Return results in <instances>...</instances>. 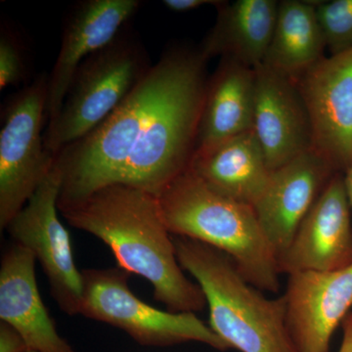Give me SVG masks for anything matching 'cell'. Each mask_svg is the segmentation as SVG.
Segmentation results:
<instances>
[{
  "mask_svg": "<svg viewBox=\"0 0 352 352\" xmlns=\"http://www.w3.org/2000/svg\"><path fill=\"white\" fill-rule=\"evenodd\" d=\"M254 73L252 131L273 171L312 150L311 120L296 80L264 64Z\"/></svg>",
  "mask_w": 352,
  "mask_h": 352,
  "instance_id": "13",
  "label": "cell"
},
{
  "mask_svg": "<svg viewBox=\"0 0 352 352\" xmlns=\"http://www.w3.org/2000/svg\"><path fill=\"white\" fill-rule=\"evenodd\" d=\"M278 6L276 0L219 1L214 27L199 48L201 54L208 61L219 56L256 68L267 54Z\"/></svg>",
  "mask_w": 352,
  "mask_h": 352,
  "instance_id": "18",
  "label": "cell"
},
{
  "mask_svg": "<svg viewBox=\"0 0 352 352\" xmlns=\"http://www.w3.org/2000/svg\"><path fill=\"white\" fill-rule=\"evenodd\" d=\"M62 182L63 171L56 156L48 175L6 229L14 243L30 250L41 263L50 281L51 295L62 311L78 315L82 275L74 259L68 230L58 215Z\"/></svg>",
  "mask_w": 352,
  "mask_h": 352,
  "instance_id": "9",
  "label": "cell"
},
{
  "mask_svg": "<svg viewBox=\"0 0 352 352\" xmlns=\"http://www.w3.org/2000/svg\"><path fill=\"white\" fill-rule=\"evenodd\" d=\"M296 82L311 120L312 150L344 175L352 161V48L324 57Z\"/></svg>",
  "mask_w": 352,
  "mask_h": 352,
  "instance_id": "10",
  "label": "cell"
},
{
  "mask_svg": "<svg viewBox=\"0 0 352 352\" xmlns=\"http://www.w3.org/2000/svg\"><path fill=\"white\" fill-rule=\"evenodd\" d=\"M189 51L184 47L166 51L119 108L85 138L58 153L63 171L58 208L118 182L141 136L182 71Z\"/></svg>",
  "mask_w": 352,
  "mask_h": 352,
  "instance_id": "2",
  "label": "cell"
},
{
  "mask_svg": "<svg viewBox=\"0 0 352 352\" xmlns=\"http://www.w3.org/2000/svg\"><path fill=\"white\" fill-rule=\"evenodd\" d=\"M48 75L41 74L13 95L0 131V227L6 229L50 173L56 156L44 145Z\"/></svg>",
  "mask_w": 352,
  "mask_h": 352,
  "instance_id": "8",
  "label": "cell"
},
{
  "mask_svg": "<svg viewBox=\"0 0 352 352\" xmlns=\"http://www.w3.org/2000/svg\"><path fill=\"white\" fill-rule=\"evenodd\" d=\"M24 339L8 324H0V352H28Z\"/></svg>",
  "mask_w": 352,
  "mask_h": 352,
  "instance_id": "23",
  "label": "cell"
},
{
  "mask_svg": "<svg viewBox=\"0 0 352 352\" xmlns=\"http://www.w3.org/2000/svg\"><path fill=\"white\" fill-rule=\"evenodd\" d=\"M283 296L296 352H329L333 333L352 308V265L289 274Z\"/></svg>",
  "mask_w": 352,
  "mask_h": 352,
  "instance_id": "11",
  "label": "cell"
},
{
  "mask_svg": "<svg viewBox=\"0 0 352 352\" xmlns=\"http://www.w3.org/2000/svg\"><path fill=\"white\" fill-rule=\"evenodd\" d=\"M173 236L178 263L195 278L205 296L210 327L227 346L241 352H296L287 329L283 296H264L226 252Z\"/></svg>",
  "mask_w": 352,
  "mask_h": 352,
  "instance_id": "4",
  "label": "cell"
},
{
  "mask_svg": "<svg viewBox=\"0 0 352 352\" xmlns=\"http://www.w3.org/2000/svg\"><path fill=\"white\" fill-rule=\"evenodd\" d=\"M157 200L173 235L226 252L252 286L271 293L279 291L277 256L251 206L217 193L190 168Z\"/></svg>",
  "mask_w": 352,
  "mask_h": 352,
  "instance_id": "3",
  "label": "cell"
},
{
  "mask_svg": "<svg viewBox=\"0 0 352 352\" xmlns=\"http://www.w3.org/2000/svg\"><path fill=\"white\" fill-rule=\"evenodd\" d=\"M342 176H344V188H346L347 199H349L352 212V161Z\"/></svg>",
  "mask_w": 352,
  "mask_h": 352,
  "instance_id": "26",
  "label": "cell"
},
{
  "mask_svg": "<svg viewBox=\"0 0 352 352\" xmlns=\"http://www.w3.org/2000/svg\"><path fill=\"white\" fill-rule=\"evenodd\" d=\"M59 212L69 226L107 245L118 266L152 285L155 300L171 312L201 311L205 296L183 273L157 197L124 184L102 187Z\"/></svg>",
  "mask_w": 352,
  "mask_h": 352,
  "instance_id": "1",
  "label": "cell"
},
{
  "mask_svg": "<svg viewBox=\"0 0 352 352\" xmlns=\"http://www.w3.org/2000/svg\"><path fill=\"white\" fill-rule=\"evenodd\" d=\"M82 275L80 315L119 328L143 346L196 342L219 351L230 349L196 314L163 311L139 300L129 289L126 271L85 270Z\"/></svg>",
  "mask_w": 352,
  "mask_h": 352,
  "instance_id": "7",
  "label": "cell"
},
{
  "mask_svg": "<svg viewBox=\"0 0 352 352\" xmlns=\"http://www.w3.org/2000/svg\"><path fill=\"white\" fill-rule=\"evenodd\" d=\"M189 168L217 193L252 208L272 173L254 131L197 149Z\"/></svg>",
  "mask_w": 352,
  "mask_h": 352,
  "instance_id": "17",
  "label": "cell"
},
{
  "mask_svg": "<svg viewBox=\"0 0 352 352\" xmlns=\"http://www.w3.org/2000/svg\"><path fill=\"white\" fill-rule=\"evenodd\" d=\"M317 16L331 55L352 48V0L316 1Z\"/></svg>",
  "mask_w": 352,
  "mask_h": 352,
  "instance_id": "21",
  "label": "cell"
},
{
  "mask_svg": "<svg viewBox=\"0 0 352 352\" xmlns=\"http://www.w3.org/2000/svg\"><path fill=\"white\" fill-rule=\"evenodd\" d=\"M351 212L344 176L337 173L302 220L288 249L278 256L280 274L330 272L352 265Z\"/></svg>",
  "mask_w": 352,
  "mask_h": 352,
  "instance_id": "12",
  "label": "cell"
},
{
  "mask_svg": "<svg viewBox=\"0 0 352 352\" xmlns=\"http://www.w3.org/2000/svg\"><path fill=\"white\" fill-rule=\"evenodd\" d=\"M207 63L200 50H190L182 71L116 184L129 185L159 197L188 170L207 89Z\"/></svg>",
  "mask_w": 352,
  "mask_h": 352,
  "instance_id": "5",
  "label": "cell"
},
{
  "mask_svg": "<svg viewBox=\"0 0 352 352\" xmlns=\"http://www.w3.org/2000/svg\"><path fill=\"white\" fill-rule=\"evenodd\" d=\"M342 327V340L339 352H352V311L344 318Z\"/></svg>",
  "mask_w": 352,
  "mask_h": 352,
  "instance_id": "25",
  "label": "cell"
},
{
  "mask_svg": "<svg viewBox=\"0 0 352 352\" xmlns=\"http://www.w3.org/2000/svg\"><path fill=\"white\" fill-rule=\"evenodd\" d=\"M152 65L138 38L122 32L76 71L59 117L46 126L44 145L56 156L96 129L126 100Z\"/></svg>",
  "mask_w": 352,
  "mask_h": 352,
  "instance_id": "6",
  "label": "cell"
},
{
  "mask_svg": "<svg viewBox=\"0 0 352 352\" xmlns=\"http://www.w3.org/2000/svg\"><path fill=\"white\" fill-rule=\"evenodd\" d=\"M335 175L314 150L272 171L254 210L277 258L288 249L302 220Z\"/></svg>",
  "mask_w": 352,
  "mask_h": 352,
  "instance_id": "15",
  "label": "cell"
},
{
  "mask_svg": "<svg viewBox=\"0 0 352 352\" xmlns=\"http://www.w3.org/2000/svg\"><path fill=\"white\" fill-rule=\"evenodd\" d=\"M24 56L12 34L1 32L0 36V89L19 85L25 78Z\"/></svg>",
  "mask_w": 352,
  "mask_h": 352,
  "instance_id": "22",
  "label": "cell"
},
{
  "mask_svg": "<svg viewBox=\"0 0 352 352\" xmlns=\"http://www.w3.org/2000/svg\"><path fill=\"white\" fill-rule=\"evenodd\" d=\"M326 50L316 2L279 1L274 32L263 64L296 80L325 57Z\"/></svg>",
  "mask_w": 352,
  "mask_h": 352,
  "instance_id": "20",
  "label": "cell"
},
{
  "mask_svg": "<svg viewBox=\"0 0 352 352\" xmlns=\"http://www.w3.org/2000/svg\"><path fill=\"white\" fill-rule=\"evenodd\" d=\"M28 352H34V351H28Z\"/></svg>",
  "mask_w": 352,
  "mask_h": 352,
  "instance_id": "27",
  "label": "cell"
},
{
  "mask_svg": "<svg viewBox=\"0 0 352 352\" xmlns=\"http://www.w3.org/2000/svg\"><path fill=\"white\" fill-rule=\"evenodd\" d=\"M36 256L13 243L0 267V319L20 333L30 351L76 352L58 333L36 277Z\"/></svg>",
  "mask_w": 352,
  "mask_h": 352,
  "instance_id": "16",
  "label": "cell"
},
{
  "mask_svg": "<svg viewBox=\"0 0 352 352\" xmlns=\"http://www.w3.org/2000/svg\"><path fill=\"white\" fill-rule=\"evenodd\" d=\"M141 4L139 0H85L76 3L69 13L59 53L48 75L47 126L59 117L69 85L82 62L112 43Z\"/></svg>",
  "mask_w": 352,
  "mask_h": 352,
  "instance_id": "14",
  "label": "cell"
},
{
  "mask_svg": "<svg viewBox=\"0 0 352 352\" xmlns=\"http://www.w3.org/2000/svg\"><path fill=\"white\" fill-rule=\"evenodd\" d=\"M254 88V69L220 58L219 66L208 78L196 150L252 131Z\"/></svg>",
  "mask_w": 352,
  "mask_h": 352,
  "instance_id": "19",
  "label": "cell"
},
{
  "mask_svg": "<svg viewBox=\"0 0 352 352\" xmlns=\"http://www.w3.org/2000/svg\"><path fill=\"white\" fill-rule=\"evenodd\" d=\"M163 3L173 12L185 13L205 6L215 7L219 3V0H164Z\"/></svg>",
  "mask_w": 352,
  "mask_h": 352,
  "instance_id": "24",
  "label": "cell"
}]
</instances>
